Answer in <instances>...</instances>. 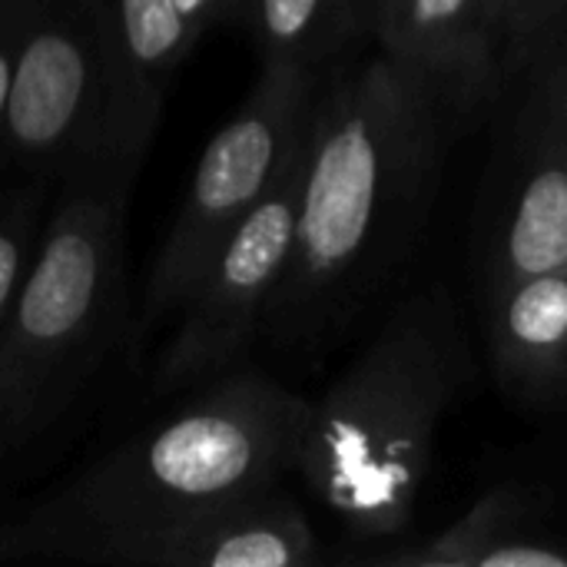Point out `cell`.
I'll list each match as a JSON object with an SVG mask.
<instances>
[{
	"label": "cell",
	"mask_w": 567,
	"mask_h": 567,
	"mask_svg": "<svg viewBox=\"0 0 567 567\" xmlns=\"http://www.w3.org/2000/svg\"><path fill=\"white\" fill-rule=\"evenodd\" d=\"M113 40L110 153L146 156L163 120L166 93L199 43L176 0H106Z\"/></svg>",
	"instance_id": "cell-11"
},
{
	"label": "cell",
	"mask_w": 567,
	"mask_h": 567,
	"mask_svg": "<svg viewBox=\"0 0 567 567\" xmlns=\"http://www.w3.org/2000/svg\"><path fill=\"white\" fill-rule=\"evenodd\" d=\"M53 199V176H27L17 189L0 193V336L37 259Z\"/></svg>",
	"instance_id": "cell-15"
},
{
	"label": "cell",
	"mask_w": 567,
	"mask_h": 567,
	"mask_svg": "<svg viewBox=\"0 0 567 567\" xmlns=\"http://www.w3.org/2000/svg\"><path fill=\"white\" fill-rule=\"evenodd\" d=\"M7 449H10V402H7V372L0 362V465H3Z\"/></svg>",
	"instance_id": "cell-19"
},
{
	"label": "cell",
	"mask_w": 567,
	"mask_h": 567,
	"mask_svg": "<svg viewBox=\"0 0 567 567\" xmlns=\"http://www.w3.org/2000/svg\"><path fill=\"white\" fill-rule=\"evenodd\" d=\"M502 3H505V0H492V7H495V17H498V20H502Z\"/></svg>",
	"instance_id": "cell-20"
},
{
	"label": "cell",
	"mask_w": 567,
	"mask_h": 567,
	"mask_svg": "<svg viewBox=\"0 0 567 567\" xmlns=\"http://www.w3.org/2000/svg\"><path fill=\"white\" fill-rule=\"evenodd\" d=\"M322 80L299 66H259L249 96L209 136L150 266L130 326L136 349L176 316L213 252L302 153Z\"/></svg>",
	"instance_id": "cell-5"
},
{
	"label": "cell",
	"mask_w": 567,
	"mask_h": 567,
	"mask_svg": "<svg viewBox=\"0 0 567 567\" xmlns=\"http://www.w3.org/2000/svg\"><path fill=\"white\" fill-rule=\"evenodd\" d=\"M372 43L439 103L455 133L505 86L492 0H369Z\"/></svg>",
	"instance_id": "cell-9"
},
{
	"label": "cell",
	"mask_w": 567,
	"mask_h": 567,
	"mask_svg": "<svg viewBox=\"0 0 567 567\" xmlns=\"http://www.w3.org/2000/svg\"><path fill=\"white\" fill-rule=\"evenodd\" d=\"M236 23L259 66H299L316 76L362 56L372 40L369 0H243Z\"/></svg>",
	"instance_id": "cell-13"
},
{
	"label": "cell",
	"mask_w": 567,
	"mask_h": 567,
	"mask_svg": "<svg viewBox=\"0 0 567 567\" xmlns=\"http://www.w3.org/2000/svg\"><path fill=\"white\" fill-rule=\"evenodd\" d=\"M542 508L545 498L525 485H495L445 532L419 545L365 555L362 561L389 567H492L505 548L545 528Z\"/></svg>",
	"instance_id": "cell-14"
},
{
	"label": "cell",
	"mask_w": 567,
	"mask_h": 567,
	"mask_svg": "<svg viewBox=\"0 0 567 567\" xmlns=\"http://www.w3.org/2000/svg\"><path fill=\"white\" fill-rule=\"evenodd\" d=\"M502 70L505 83L525 76L567 37V0H505L502 3Z\"/></svg>",
	"instance_id": "cell-16"
},
{
	"label": "cell",
	"mask_w": 567,
	"mask_h": 567,
	"mask_svg": "<svg viewBox=\"0 0 567 567\" xmlns=\"http://www.w3.org/2000/svg\"><path fill=\"white\" fill-rule=\"evenodd\" d=\"M302 159L306 146L196 276L173 316V336L156 359L150 379L153 395L193 392L196 385L246 365L292 252Z\"/></svg>",
	"instance_id": "cell-7"
},
{
	"label": "cell",
	"mask_w": 567,
	"mask_h": 567,
	"mask_svg": "<svg viewBox=\"0 0 567 567\" xmlns=\"http://www.w3.org/2000/svg\"><path fill=\"white\" fill-rule=\"evenodd\" d=\"M495 372L528 405L567 402V266L485 292Z\"/></svg>",
	"instance_id": "cell-12"
},
{
	"label": "cell",
	"mask_w": 567,
	"mask_h": 567,
	"mask_svg": "<svg viewBox=\"0 0 567 567\" xmlns=\"http://www.w3.org/2000/svg\"><path fill=\"white\" fill-rule=\"evenodd\" d=\"M239 3L243 0H176L179 13L186 17L189 30L196 33V40L216 27V23H236V13H239Z\"/></svg>",
	"instance_id": "cell-18"
},
{
	"label": "cell",
	"mask_w": 567,
	"mask_h": 567,
	"mask_svg": "<svg viewBox=\"0 0 567 567\" xmlns=\"http://www.w3.org/2000/svg\"><path fill=\"white\" fill-rule=\"evenodd\" d=\"M306 395L239 365L0 522V561L140 565L173 525L292 472Z\"/></svg>",
	"instance_id": "cell-2"
},
{
	"label": "cell",
	"mask_w": 567,
	"mask_h": 567,
	"mask_svg": "<svg viewBox=\"0 0 567 567\" xmlns=\"http://www.w3.org/2000/svg\"><path fill=\"white\" fill-rule=\"evenodd\" d=\"M472 382L468 339L445 286L409 296L309 402L292 472L362 542L415 518L445 415Z\"/></svg>",
	"instance_id": "cell-3"
},
{
	"label": "cell",
	"mask_w": 567,
	"mask_h": 567,
	"mask_svg": "<svg viewBox=\"0 0 567 567\" xmlns=\"http://www.w3.org/2000/svg\"><path fill=\"white\" fill-rule=\"evenodd\" d=\"M0 3H7V0H0Z\"/></svg>",
	"instance_id": "cell-21"
},
{
	"label": "cell",
	"mask_w": 567,
	"mask_h": 567,
	"mask_svg": "<svg viewBox=\"0 0 567 567\" xmlns=\"http://www.w3.org/2000/svg\"><path fill=\"white\" fill-rule=\"evenodd\" d=\"M30 0H7L0 3V140H3V123H7V103H10V86H13V70H17V50H20V30L27 17Z\"/></svg>",
	"instance_id": "cell-17"
},
{
	"label": "cell",
	"mask_w": 567,
	"mask_h": 567,
	"mask_svg": "<svg viewBox=\"0 0 567 567\" xmlns=\"http://www.w3.org/2000/svg\"><path fill=\"white\" fill-rule=\"evenodd\" d=\"M143 159L100 153L56 183V199L0 336L10 445L60 425L126 332L123 239Z\"/></svg>",
	"instance_id": "cell-4"
},
{
	"label": "cell",
	"mask_w": 567,
	"mask_h": 567,
	"mask_svg": "<svg viewBox=\"0 0 567 567\" xmlns=\"http://www.w3.org/2000/svg\"><path fill=\"white\" fill-rule=\"evenodd\" d=\"M525 80L485 199V292L567 266V37Z\"/></svg>",
	"instance_id": "cell-8"
},
{
	"label": "cell",
	"mask_w": 567,
	"mask_h": 567,
	"mask_svg": "<svg viewBox=\"0 0 567 567\" xmlns=\"http://www.w3.org/2000/svg\"><path fill=\"white\" fill-rule=\"evenodd\" d=\"M455 126L385 53L336 66L319 90L286 272L259 342L319 355L412 252Z\"/></svg>",
	"instance_id": "cell-1"
},
{
	"label": "cell",
	"mask_w": 567,
	"mask_h": 567,
	"mask_svg": "<svg viewBox=\"0 0 567 567\" xmlns=\"http://www.w3.org/2000/svg\"><path fill=\"white\" fill-rule=\"evenodd\" d=\"M316 532L282 482L226 498L163 532L140 567H309Z\"/></svg>",
	"instance_id": "cell-10"
},
{
	"label": "cell",
	"mask_w": 567,
	"mask_h": 567,
	"mask_svg": "<svg viewBox=\"0 0 567 567\" xmlns=\"http://www.w3.org/2000/svg\"><path fill=\"white\" fill-rule=\"evenodd\" d=\"M113 40L106 0H30L0 156L56 183L110 153Z\"/></svg>",
	"instance_id": "cell-6"
}]
</instances>
